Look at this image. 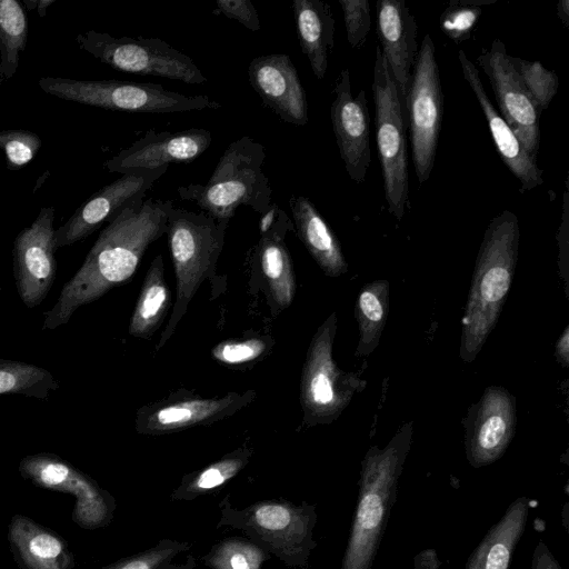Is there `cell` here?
<instances>
[{
  "label": "cell",
  "instance_id": "d590c367",
  "mask_svg": "<svg viewBox=\"0 0 569 569\" xmlns=\"http://www.w3.org/2000/svg\"><path fill=\"white\" fill-rule=\"evenodd\" d=\"M489 1H450L439 19L441 31L456 43L468 40Z\"/></svg>",
  "mask_w": 569,
  "mask_h": 569
},
{
  "label": "cell",
  "instance_id": "836d02e7",
  "mask_svg": "<svg viewBox=\"0 0 569 569\" xmlns=\"http://www.w3.org/2000/svg\"><path fill=\"white\" fill-rule=\"evenodd\" d=\"M510 59L538 108L541 111L547 109L559 88L557 73L546 69L540 61H528L512 56Z\"/></svg>",
  "mask_w": 569,
  "mask_h": 569
},
{
  "label": "cell",
  "instance_id": "7402d4cb",
  "mask_svg": "<svg viewBox=\"0 0 569 569\" xmlns=\"http://www.w3.org/2000/svg\"><path fill=\"white\" fill-rule=\"evenodd\" d=\"M458 60L463 78L485 114L496 149L512 174L519 180L522 190H531L543 183V171L537 164V158L530 156L521 144L510 126L491 103L480 79L478 68L463 50H459Z\"/></svg>",
  "mask_w": 569,
  "mask_h": 569
},
{
  "label": "cell",
  "instance_id": "b9f144b4",
  "mask_svg": "<svg viewBox=\"0 0 569 569\" xmlns=\"http://www.w3.org/2000/svg\"><path fill=\"white\" fill-rule=\"evenodd\" d=\"M531 569H562L548 546L539 541L533 550Z\"/></svg>",
  "mask_w": 569,
  "mask_h": 569
},
{
  "label": "cell",
  "instance_id": "9a60e30c",
  "mask_svg": "<svg viewBox=\"0 0 569 569\" xmlns=\"http://www.w3.org/2000/svg\"><path fill=\"white\" fill-rule=\"evenodd\" d=\"M465 426V449L469 465L481 468L502 457L516 433L515 397L501 386L487 387L469 407Z\"/></svg>",
  "mask_w": 569,
  "mask_h": 569
},
{
  "label": "cell",
  "instance_id": "5b68a950",
  "mask_svg": "<svg viewBox=\"0 0 569 569\" xmlns=\"http://www.w3.org/2000/svg\"><path fill=\"white\" fill-rule=\"evenodd\" d=\"M264 161L262 143L242 136L227 147L206 183L181 186L177 192L216 220L229 221L240 206L261 214L272 203Z\"/></svg>",
  "mask_w": 569,
  "mask_h": 569
},
{
  "label": "cell",
  "instance_id": "d6986e66",
  "mask_svg": "<svg viewBox=\"0 0 569 569\" xmlns=\"http://www.w3.org/2000/svg\"><path fill=\"white\" fill-rule=\"evenodd\" d=\"M248 78L263 104L282 121L298 127L308 123L307 94L288 54L270 53L252 59Z\"/></svg>",
  "mask_w": 569,
  "mask_h": 569
},
{
  "label": "cell",
  "instance_id": "ac0fdd59",
  "mask_svg": "<svg viewBox=\"0 0 569 569\" xmlns=\"http://www.w3.org/2000/svg\"><path fill=\"white\" fill-rule=\"evenodd\" d=\"M168 166L156 169L132 170L122 173L84 201L73 214L56 230L57 249L86 239L121 207L146 197L148 190L167 171Z\"/></svg>",
  "mask_w": 569,
  "mask_h": 569
},
{
  "label": "cell",
  "instance_id": "52a82bcc",
  "mask_svg": "<svg viewBox=\"0 0 569 569\" xmlns=\"http://www.w3.org/2000/svg\"><path fill=\"white\" fill-rule=\"evenodd\" d=\"M38 83L42 91L62 100L116 111L173 113L221 107L208 96H184L159 83L52 77L40 78Z\"/></svg>",
  "mask_w": 569,
  "mask_h": 569
},
{
  "label": "cell",
  "instance_id": "8d00e7d4",
  "mask_svg": "<svg viewBox=\"0 0 569 569\" xmlns=\"http://www.w3.org/2000/svg\"><path fill=\"white\" fill-rule=\"evenodd\" d=\"M271 346L272 341L268 337L227 340L216 345L211 356L223 365L240 366L260 359L269 352Z\"/></svg>",
  "mask_w": 569,
  "mask_h": 569
},
{
  "label": "cell",
  "instance_id": "4dcf8cb0",
  "mask_svg": "<svg viewBox=\"0 0 569 569\" xmlns=\"http://www.w3.org/2000/svg\"><path fill=\"white\" fill-rule=\"evenodd\" d=\"M28 39V18L17 0H0V81L17 72Z\"/></svg>",
  "mask_w": 569,
  "mask_h": 569
},
{
  "label": "cell",
  "instance_id": "ba28073f",
  "mask_svg": "<svg viewBox=\"0 0 569 569\" xmlns=\"http://www.w3.org/2000/svg\"><path fill=\"white\" fill-rule=\"evenodd\" d=\"M372 96L378 157L389 212L403 218L409 200V164L402 102L380 46H376Z\"/></svg>",
  "mask_w": 569,
  "mask_h": 569
},
{
  "label": "cell",
  "instance_id": "9c48e42d",
  "mask_svg": "<svg viewBox=\"0 0 569 569\" xmlns=\"http://www.w3.org/2000/svg\"><path fill=\"white\" fill-rule=\"evenodd\" d=\"M337 315L330 313L317 329L308 348L300 381L303 423L311 427L338 419L367 381L340 369L333 360Z\"/></svg>",
  "mask_w": 569,
  "mask_h": 569
},
{
  "label": "cell",
  "instance_id": "f1b7e54d",
  "mask_svg": "<svg viewBox=\"0 0 569 569\" xmlns=\"http://www.w3.org/2000/svg\"><path fill=\"white\" fill-rule=\"evenodd\" d=\"M389 306L390 284L386 279L368 282L359 291L355 305V317L359 329L356 357H368L379 346Z\"/></svg>",
  "mask_w": 569,
  "mask_h": 569
},
{
  "label": "cell",
  "instance_id": "ab89813d",
  "mask_svg": "<svg viewBox=\"0 0 569 569\" xmlns=\"http://www.w3.org/2000/svg\"><path fill=\"white\" fill-rule=\"evenodd\" d=\"M214 14H223L236 20L251 31L261 29L258 11L250 0H218Z\"/></svg>",
  "mask_w": 569,
  "mask_h": 569
},
{
  "label": "cell",
  "instance_id": "8fae6325",
  "mask_svg": "<svg viewBox=\"0 0 569 569\" xmlns=\"http://www.w3.org/2000/svg\"><path fill=\"white\" fill-rule=\"evenodd\" d=\"M443 92L436 47L426 34L417 52L403 113L410 130L412 162L420 184L433 169L443 118Z\"/></svg>",
  "mask_w": 569,
  "mask_h": 569
},
{
  "label": "cell",
  "instance_id": "f6af8a7d",
  "mask_svg": "<svg viewBox=\"0 0 569 569\" xmlns=\"http://www.w3.org/2000/svg\"><path fill=\"white\" fill-rule=\"evenodd\" d=\"M557 17L565 28L569 27V0H560L556 8Z\"/></svg>",
  "mask_w": 569,
  "mask_h": 569
},
{
  "label": "cell",
  "instance_id": "e575fe53",
  "mask_svg": "<svg viewBox=\"0 0 569 569\" xmlns=\"http://www.w3.org/2000/svg\"><path fill=\"white\" fill-rule=\"evenodd\" d=\"M191 547L190 542L166 538L146 550L121 558L100 569H163Z\"/></svg>",
  "mask_w": 569,
  "mask_h": 569
},
{
  "label": "cell",
  "instance_id": "3957f363",
  "mask_svg": "<svg viewBox=\"0 0 569 569\" xmlns=\"http://www.w3.org/2000/svg\"><path fill=\"white\" fill-rule=\"evenodd\" d=\"M412 432V422H406L383 448L372 446L366 452L361 461L357 506L340 569H371L396 501Z\"/></svg>",
  "mask_w": 569,
  "mask_h": 569
},
{
  "label": "cell",
  "instance_id": "603a6c76",
  "mask_svg": "<svg viewBox=\"0 0 569 569\" xmlns=\"http://www.w3.org/2000/svg\"><path fill=\"white\" fill-rule=\"evenodd\" d=\"M8 539L20 569H73L76 566L63 538L23 515L11 518Z\"/></svg>",
  "mask_w": 569,
  "mask_h": 569
},
{
  "label": "cell",
  "instance_id": "277c9868",
  "mask_svg": "<svg viewBox=\"0 0 569 569\" xmlns=\"http://www.w3.org/2000/svg\"><path fill=\"white\" fill-rule=\"evenodd\" d=\"M218 507V528L241 531L287 567H308L310 555L317 547L313 539L318 519L316 505L307 501L296 505L283 498H269L238 508L227 495Z\"/></svg>",
  "mask_w": 569,
  "mask_h": 569
},
{
  "label": "cell",
  "instance_id": "cb8c5ba5",
  "mask_svg": "<svg viewBox=\"0 0 569 569\" xmlns=\"http://www.w3.org/2000/svg\"><path fill=\"white\" fill-rule=\"evenodd\" d=\"M289 206L299 239L323 273L332 278L345 274L348 262L341 244L312 201L292 194Z\"/></svg>",
  "mask_w": 569,
  "mask_h": 569
},
{
  "label": "cell",
  "instance_id": "83f0119b",
  "mask_svg": "<svg viewBox=\"0 0 569 569\" xmlns=\"http://www.w3.org/2000/svg\"><path fill=\"white\" fill-rule=\"evenodd\" d=\"M170 291L164 279V266L158 254L148 269L129 322V333L137 338L152 337L167 316Z\"/></svg>",
  "mask_w": 569,
  "mask_h": 569
},
{
  "label": "cell",
  "instance_id": "5bb4252c",
  "mask_svg": "<svg viewBox=\"0 0 569 569\" xmlns=\"http://www.w3.org/2000/svg\"><path fill=\"white\" fill-rule=\"evenodd\" d=\"M54 216L52 206L42 207L33 222L13 242L16 287L20 299L30 309L46 299L56 279Z\"/></svg>",
  "mask_w": 569,
  "mask_h": 569
},
{
  "label": "cell",
  "instance_id": "ffe728a7",
  "mask_svg": "<svg viewBox=\"0 0 569 569\" xmlns=\"http://www.w3.org/2000/svg\"><path fill=\"white\" fill-rule=\"evenodd\" d=\"M209 130L192 128L178 132L154 130L119 151L104 163L108 172L126 173L132 170L156 169L172 162H192L211 144Z\"/></svg>",
  "mask_w": 569,
  "mask_h": 569
},
{
  "label": "cell",
  "instance_id": "8992f818",
  "mask_svg": "<svg viewBox=\"0 0 569 569\" xmlns=\"http://www.w3.org/2000/svg\"><path fill=\"white\" fill-rule=\"evenodd\" d=\"M228 222L203 211L177 207L170 211L166 234L174 269L176 300L157 350L171 338L200 284L213 272Z\"/></svg>",
  "mask_w": 569,
  "mask_h": 569
},
{
  "label": "cell",
  "instance_id": "bcb514c9",
  "mask_svg": "<svg viewBox=\"0 0 569 569\" xmlns=\"http://www.w3.org/2000/svg\"><path fill=\"white\" fill-rule=\"evenodd\" d=\"M197 566L196 559L192 555H189L183 563L170 562L163 569H194Z\"/></svg>",
  "mask_w": 569,
  "mask_h": 569
},
{
  "label": "cell",
  "instance_id": "7c38bea8",
  "mask_svg": "<svg viewBox=\"0 0 569 569\" xmlns=\"http://www.w3.org/2000/svg\"><path fill=\"white\" fill-rule=\"evenodd\" d=\"M23 479L34 486L72 495V520L83 529L108 526L113 519L116 500L88 475L57 455L41 452L26 456L19 463Z\"/></svg>",
  "mask_w": 569,
  "mask_h": 569
},
{
  "label": "cell",
  "instance_id": "7a4b0ae2",
  "mask_svg": "<svg viewBox=\"0 0 569 569\" xmlns=\"http://www.w3.org/2000/svg\"><path fill=\"white\" fill-rule=\"evenodd\" d=\"M520 240L516 213L503 210L485 231L461 319L459 353L472 362L493 330L509 293L518 261Z\"/></svg>",
  "mask_w": 569,
  "mask_h": 569
},
{
  "label": "cell",
  "instance_id": "f546056e",
  "mask_svg": "<svg viewBox=\"0 0 569 569\" xmlns=\"http://www.w3.org/2000/svg\"><path fill=\"white\" fill-rule=\"evenodd\" d=\"M252 453L250 448H238L219 460L183 476L170 499L192 501L212 493L234 478L249 463Z\"/></svg>",
  "mask_w": 569,
  "mask_h": 569
},
{
  "label": "cell",
  "instance_id": "e0dca14e",
  "mask_svg": "<svg viewBox=\"0 0 569 569\" xmlns=\"http://www.w3.org/2000/svg\"><path fill=\"white\" fill-rule=\"evenodd\" d=\"M256 398L253 390L229 392L219 398L183 396L144 406L137 411L136 430L142 435H163L221 421Z\"/></svg>",
  "mask_w": 569,
  "mask_h": 569
},
{
  "label": "cell",
  "instance_id": "d4e9b609",
  "mask_svg": "<svg viewBox=\"0 0 569 569\" xmlns=\"http://www.w3.org/2000/svg\"><path fill=\"white\" fill-rule=\"evenodd\" d=\"M292 10L300 48L315 77L322 80L335 44L331 7L321 0H293Z\"/></svg>",
  "mask_w": 569,
  "mask_h": 569
},
{
  "label": "cell",
  "instance_id": "ee69618b",
  "mask_svg": "<svg viewBox=\"0 0 569 569\" xmlns=\"http://www.w3.org/2000/svg\"><path fill=\"white\" fill-rule=\"evenodd\" d=\"M430 563L435 567H438L439 561H438L436 552H433L431 555L430 559H427L425 551H423L416 557L415 568L416 569H431V567L429 566Z\"/></svg>",
  "mask_w": 569,
  "mask_h": 569
},
{
  "label": "cell",
  "instance_id": "74e56055",
  "mask_svg": "<svg viewBox=\"0 0 569 569\" xmlns=\"http://www.w3.org/2000/svg\"><path fill=\"white\" fill-rule=\"evenodd\" d=\"M41 144L39 136L29 130L0 131V149L3 150L7 167L10 170H18L29 163L38 153Z\"/></svg>",
  "mask_w": 569,
  "mask_h": 569
},
{
  "label": "cell",
  "instance_id": "30bf717a",
  "mask_svg": "<svg viewBox=\"0 0 569 569\" xmlns=\"http://www.w3.org/2000/svg\"><path fill=\"white\" fill-rule=\"evenodd\" d=\"M76 41L89 54L122 72L161 77L189 84L208 81L190 57L159 38L113 37L88 30L78 33Z\"/></svg>",
  "mask_w": 569,
  "mask_h": 569
},
{
  "label": "cell",
  "instance_id": "1f68e13d",
  "mask_svg": "<svg viewBox=\"0 0 569 569\" xmlns=\"http://www.w3.org/2000/svg\"><path fill=\"white\" fill-rule=\"evenodd\" d=\"M59 388L44 368L22 361L0 359V395H20L47 399Z\"/></svg>",
  "mask_w": 569,
  "mask_h": 569
},
{
  "label": "cell",
  "instance_id": "7bdbcfd3",
  "mask_svg": "<svg viewBox=\"0 0 569 569\" xmlns=\"http://www.w3.org/2000/svg\"><path fill=\"white\" fill-rule=\"evenodd\" d=\"M555 357L562 368L569 367V326H566L555 346Z\"/></svg>",
  "mask_w": 569,
  "mask_h": 569
},
{
  "label": "cell",
  "instance_id": "d6a6232c",
  "mask_svg": "<svg viewBox=\"0 0 569 569\" xmlns=\"http://www.w3.org/2000/svg\"><path fill=\"white\" fill-rule=\"evenodd\" d=\"M271 555L247 537H226L200 557L209 569H263Z\"/></svg>",
  "mask_w": 569,
  "mask_h": 569
},
{
  "label": "cell",
  "instance_id": "484cf974",
  "mask_svg": "<svg viewBox=\"0 0 569 569\" xmlns=\"http://www.w3.org/2000/svg\"><path fill=\"white\" fill-rule=\"evenodd\" d=\"M528 515L527 497L513 500L472 551L465 569H509L513 551L525 532Z\"/></svg>",
  "mask_w": 569,
  "mask_h": 569
},
{
  "label": "cell",
  "instance_id": "60d3db41",
  "mask_svg": "<svg viewBox=\"0 0 569 569\" xmlns=\"http://www.w3.org/2000/svg\"><path fill=\"white\" fill-rule=\"evenodd\" d=\"M559 247V272L565 283L566 296L568 297V278H569V193H568V177L565 180V191L562 197V210L560 226L557 233Z\"/></svg>",
  "mask_w": 569,
  "mask_h": 569
},
{
  "label": "cell",
  "instance_id": "6da1fadb",
  "mask_svg": "<svg viewBox=\"0 0 569 569\" xmlns=\"http://www.w3.org/2000/svg\"><path fill=\"white\" fill-rule=\"evenodd\" d=\"M171 200L138 198L107 222L76 274L64 283L54 306L44 313L42 329L66 325L82 306L123 284L136 272L151 243L167 231Z\"/></svg>",
  "mask_w": 569,
  "mask_h": 569
},
{
  "label": "cell",
  "instance_id": "f35d334b",
  "mask_svg": "<svg viewBox=\"0 0 569 569\" xmlns=\"http://www.w3.org/2000/svg\"><path fill=\"white\" fill-rule=\"evenodd\" d=\"M348 43L353 49L363 47L371 29V9L368 0H339Z\"/></svg>",
  "mask_w": 569,
  "mask_h": 569
},
{
  "label": "cell",
  "instance_id": "4fadbf2b",
  "mask_svg": "<svg viewBox=\"0 0 569 569\" xmlns=\"http://www.w3.org/2000/svg\"><path fill=\"white\" fill-rule=\"evenodd\" d=\"M505 43L496 39L482 49L476 62L488 77L500 116L510 126L527 152L537 158L540 144V116L538 108L518 72Z\"/></svg>",
  "mask_w": 569,
  "mask_h": 569
},
{
  "label": "cell",
  "instance_id": "7dc6e473",
  "mask_svg": "<svg viewBox=\"0 0 569 569\" xmlns=\"http://www.w3.org/2000/svg\"><path fill=\"white\" fill-rule=\"evenodd\" d=\"M56 0H37L36 10L41 18H44L47 8Z\"/></svg>",
  "mask_w": 569,
  "mask_h": 569
},
{
  "label": "cell",
  "instance_id": "44dd1931",
  "mask_svg": "<svg viewBox=\"0 0 569 569\" xmlns=\"http://www.w3.org/2000/svg\"><path fill=\"white\" fill-rule=\"evenodd\" d=\"M376 17L380 49L403 107L418 52L417 22L403 0H379Z\"/></svg>",
  "mask_w": 569,
  "mask_h": 569
},
{
  "label": "cell",
  "instance_id": "4316f807",
  "mask_svg": "<svg viewBox=\"0 0 569 569\" xmlns=\"http://www.w3.org/2000/svg\"><path fill=\"white\" fill-rule=\"evenodd\" d=\"M292 228L293 222L282 210L273 227L261 234L257 246L262 276L273 300L282 309L292 303L297 288L291 258L284 244V236Z\"/></svg>",
  "mask_w": 569,
  "mask_h": 569
},
{
  "label": "cell",
  "instance_id": "2e32d148",
  "mask_svg": "<svg viewBox=\"0 0 569 569\" xmlns=\"http://www.w3.org/2000/svg\"><path fill=\"white\" fill-rule=\"evenodd\" d=\"M330 118L341 160L349 178L365 181L371 161L370 118L365 89L353 96L350 71L343 68L336 79Z\"/></svg>",
  "mask_w": 569,
  "mask_h": 569
}]
</instances>
